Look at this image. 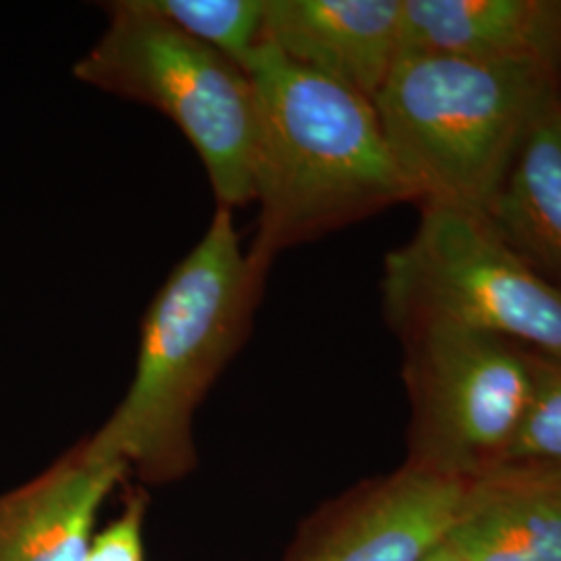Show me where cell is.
Returning <instances> with one entry per match:
<instances>
[{
    "label": "cell",
    "mask_w": 561,
    "mask_h": 561,
    "mask_svg": "<svg viewBox=\"0 0 561 561\" xmlns=\"http://www.w3.org/2000/svg\"><path fill=\"white\" fill-rule=\"evenodd\" d=\"M162 20L248 71L261 50L264 0H146Z\"/></svg>",
    "instance_id": "cell-13"
},
{
    "label": "cell",
    "mask_w": 561,
    "mask_h": 561,
    "mask_svg": "<svg viewBox=\"0 0 561 561\" xmlns=\"http://www.w3.org/2000/svg\"><path fill=\"white\" fill-rule=\"evenodd\" d=\"M256 92L252 202L256 236L248 245L266 273L289 248L419 202L382 136L375 104L262 44L248 65Z\"/></svg>",
    "instance_id": "cell-2"
},
{
    "label": "cell",
    "mask_w": 561,
    "mask_h": 561,
    "mask_svg": "<svg viewBox=\"0 0 561 561\" xmlns=\"http://www.w3.org/2000/svg\"><path fill=\"white\" fill-rule=\"evenodd\" d=\"M556 71L545 60L400 55L373 104L419 202L484 217L528 129L558 96Z\"/></svg>",
    "instance_id": "cell-3"
},
{
    "label": "cell",
    "mask_w": 561,
    "mask_h": 561,
    "mask_svg": "<svg viewBox=\"0 0 561 561\" xmlns=\"http://www.w3.org/2000/svg\"><path fill=\"white\" fill-rule=\"evenodd\" d=\"M382 312L405 335L460 329L561 360V287L520 259L481 215L422 204L410 241L385 256Z\"/></svg>",
    "instance_id": "cell-5"
},
{
    "label": "cell",
    "mask_w": 561,
    "mask_h": 561,
    "mask_svg": "<svg viewBox=\"0 0 561 561\" xmlns=\"http://www.w3.org/2000/svg\"><path fill=\"white\" fill-rule=\"evenodd\" d=\"M463 484L405 461L322 512L287 561H424L445 541Z\"/></svg>",
    "instance_id": "cell-7"
},
{
    "label": "cell",
    "mask_w": 561,
    "mask_h": 561,
    "mask_svg": "<svg viewBox=\"0 0 561 561\" xmlns=\"http://www.w3.org/2000/svg\"><path fill=\"white\" fill-rule=\"evenodd\" d=\"M401 0H264L262 41L368 101L400 57Z\"/></svg>",
    "instance_id": "cell-8"
},
{
    "label": "cell",
    "mask_w": 561,
    "mask_h": 561,
    "mask_svg": "<svg viewBox=\"0 0 561 561\" xmlns=\"http://www.w3.org/2000/svg\"><path fill=\"white\" fill-rule=\"evenodd\" d=\"M401 341L412 408L408 463L461 482L500 466L530 393L533 352L445 327Z\"/></svg>",
    "instance_id": "cell-6"
},
{
    "label": "cell",
    "mask_w": 561,
    "mask_h": 561,
    "mask_svg": "<svg viewBox=\"0 0 561 561\" xmlns=\"http://www.w3.org/2000/svg\"><path fill=\"white\" fill-rule=\"evenodd\" d=\"M400 55L474 60L561 59V2L401 0Z\"/></svg>",
    "instance_id": "cell-11"
},
{
    "label": "cell",
    "mask_w": 561,
    "mask_h": 561,
    "mask_svg": "<svg viewBox=\"0 0 561 561\" xmlns=\"http://www.w3.org/2000/svg\"><path fill=\"white\" fill-rule=\"evenodd\" d=\"M127 477L83 442L0 495V561H83L104 502Z\"/></svg>",
    "instance_id": "cell-9"
},
{
    "label": "cell",
    "mask_w": 561,
    "mask_h": 561,
    "mask_svg": "<svg viewBox=\"0 0 561 561\" xmlns=\"http://www.w3.org/2000/svg\"><path fill=\"white\" fill-rule=\"evenodd\" d=\"M445 542L463 561H561V470L502 463L466 481Z\"/></svg>",
    "instance_id": "cell-10"
},
{
    "label": "cell",
    "mask_w": 561,
    "mask_h": 561,
    "mask_svg": "<svg viewBox=\"0 0 561 561\" xmlns=\"http://www.w3.org/2000/svg\"><path fill=\"white\" fill-rule=\"evenodd\" d=\"M106 7V27L76 78L159 111L202 161L217 208L252 202L256 92L250 73L162 20L146 0Z\"/></svg>",
    "instance_id": "cell-4"
},
{
    "label": "cell",
    "mask_w": 561,
    "mask_h": 561,
    "mask_svg": "<svg viewBox=\"0 0 561 561\" xmlns=\"http://www.w3.org/2000/svg\"><path fill=\"white\" fill-rule=\"evenodd\" d=\"M424 561H463L460 556L447 545V542L443 541L428 558Z\"/></svg>",
    "instance_id": "cell-16"
},
{
    "label": "cell",
    "mask_w": 561,
    "mask_h": 561,
    "mask_svg": "<svg viewBox=\"0 0 561 561\" xmlns=\"http://www.w3.org/2000/svg\"><path fill=\"white\" fill-rule=\"evenodd\" d=\"M266 277L241 243L233 210L217 208L148 304L134 379L85 451L146 482L187 477L198 460L196 412L250 337Z\"/></svg>",
    "instance_id": "cell-1"
},
{
    "label": "cell",
    "mask_w": 561,
    "mask_h": 561,
    "mask_svg": "<svg viewBox=\"0 0 561 561\" xmlns=\"http://www.w3.org/2000/svg\"><path fill=\"white\" fill-rule=\"evenodd\" d=\"M146 497L131 495L115 520L108 522L88 545L83 561H146L144 520Z\"/></svg>",
    "instance_id": "cell-15"
},
{
    "label": "cell",
    "mask_w": 561,
    "mask_h": 561,
    "mask_svg": "<svg viewBox=\"0 0 561 561\" xmlns=\"http://www.w3.org/2000/svg\"><path fill=\"white\" fill-rule=\"evenodd\" d=\"M541 277L561 287V96L541 111L484 215Z\"/></svg>",
    "instance_id": "cell-12"
},
{
    "label": "cell",
    "mask_w": 561,
    "mask_h": 561,
    "mask_svg": "<svg viewBox=\"0 0 561 561\" xmlns=\"http://www.w3.org/2000/svg\"><path fill=\"white\" fill-rule=\"evenodd\" d=\"M502 463L561 470V360L533 352L530 393Z\"/></svg>",
    "instance_id": "cell-14"
}]
</instances>
